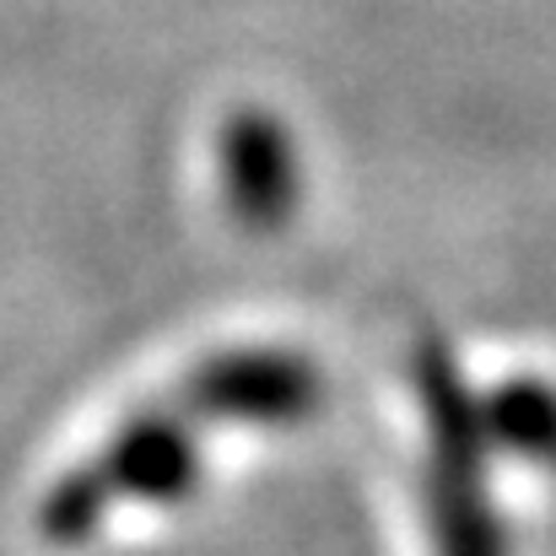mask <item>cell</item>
<instances>
[{
  "mask_svg": "<svg viewBox=\"0 0 556 556\" xmlns=\"http://www.w3.org/2000/svg\"><path fill=\"white\" fill-rule=\"evenodd\" d=\"M194 438L174 416H141L125 421V432H114L49 503H43V530L49 535H81L92 519H103V508H114L119 497H141V503H174L194 486Z\"/></svg>",
  "mask_w": 556,
  "mask_h": 556,
  "instance_id": "7a4b0ae2",
  "label": "cell"
},
{
  "mask_svg": "<svg viewBox=\"0 0 556 556\" xmlns=\"http://www.w3.org/2000/svg\"><path fill=\"white\" fill-rule=\"evenodd\" d=\"M189 400L205 416L227 421H254V427H287L303 421L319 405V372L298 352L281 346H249V352H222L194 372Z\"/></svg>",
  "mask_w": 556,
  "mask_h": 556,
  "instance_id": "3957f363",
  "label": "cell"
},
{
  "mask_svg": "<svg viewBox=\"0 0 556 556\" xmlns=\"http://www.w3.org/2000/svg\"><path fill=\"white\" fill-rule=\"evenodd\" d=\"M427 400V438H432V530L438 556H508L503 530L492 519L486 492V438L476 421V400L443 357H432L421 372Z\"/></svg>",
  "mask_w": 556,
  "mask_h": 556,
  "instance_id": "6da1fadb",
  "label": "cell"
},
{
  "mask_svg": "<svg viewBox=\"0 0 556 556\" xmlns=\"http://www.w3.org/2000/svg\"><path fill=\"white\" fill-rule=\"evenodd\" d=\"M476 421L492 454L530 459V465H556V383L519 372L492 383L476 400Z\"/></svg>",
  "mask_w": 556,
  "mask_h": 556,
  "instance_id": "277c9868",
  "label": "cell"
}]
</instances>
